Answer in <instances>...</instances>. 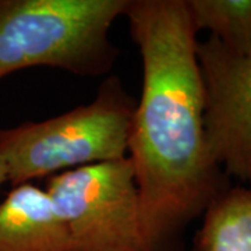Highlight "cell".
<instances>
[{
    "mask_svg": "<svg viewBox=\"0 0 251 251\" xmlns=\"http://www.w3.org/2000/svg\"><path fill=\"white\" fill-rule=\"evenodd\" d=\"M123 16L143 60L127 156L145 249L184 251L188 225L230 187L206 141L197 31L186 0H128Z\"/></svg>",
    "mask_w": 251,
    "mask_h": 251,
    "instance_id": "cell-1",
    "label": "cell"
},
{
    "mask_svg": "<svg viewBox=\"0 0 251 251\" xmlns=\"http://www.w3.org/2000/svg\"><path fill=\"white\" fill-rule=\"evenodd\" d=\"M128 0H0V80L29 67L81 77L112 70L109 32Z\"/></svg>",
    "mask_w": 251,
    "mask_h": 251,
    "instance_id": "cell-2",
    "label": "cell"
},
{
    "mask_svg": "<svg viewBox=\"0 0 251 251\" xmlns=\"http://www.w3.org/2000/svg\"><path fill=\"white\" fill-rule=\"evenodd\" d=\"M137 99L117 75L99 87L95 99L42 122L0 128V159L14 186L128 153Z\"/></svg>",
    "mask_w": 251,
    "mask_h": 251,
    "instance_id": "cell-3",
    "label": "cell"
},
{
    "mask_svg": "<svg viewBox=\"0 0 251 251\" xmlns=\"http://www.w3.org/2000/svg\"><path fill=\"white\" fill-rule=\"evenodd\" d=\"M46 193L66 226L70 251H147L128 156L53 175Z\"/></svg>",
    "mask_w": 251,
    "mask_h": 251,
    "instance_id": "cell-4",
    "label": "cell"
},
{
    "mask_svg": "<svg viewBox=\"0 0 251 251\" xmlns=\"http://www.w3.org/2000/svg\"><path fill=\"white\" fill-rule=\"evenodd\" d=\"M209 151L230 179L251 184V57L230 53L214 38L197 44Z\"/></svg>",
    "mask_w": 251,
    "mask_h": 251,
    "instance_id": "cell-5",
    "label": "cell"
},
{
    "mask_svg": "<svg viewBox=\"0 0 251 251\" xmlns=\"http://www.w3.org/2000/svg\"><path fill=\"white\" fill-rule=\"evenodd\" d=\"M0 251H70L66 226L46 190L18 184L0 202Z\"/></svg>",
    "mask_w": 251,
    "mask_h": 251,
    "instance_id": "cell-6",
    "label": "cell"
},
{
    "mask_svg": "<svg viewBox=\"0 0 251 251\" xmlns=\"http://www.w3.org/2000/svg\"><path fill=\"white\" fill-rule=\"evenodd\" d=\"M202 215L194 251H251V187L226 188Z\"/></svg>",
    "mask_w": 251,
    "mask_h": 251,
    "instance_id": "cell-7",
    "label": "cell"
},
{
    "mask_svg": "<svg viewBox=\"0 0 251 251\" xmlns=\"http://www.w3.org/2000/svg\"><path fill=\"white\" fill-rule=\"evenodd\" d=\"M196 31H209L225 49L251 57V0H186Z\"/></svg>",
    "mask_w": 251,
    "mask_h": 251,
    "instance_id": "cell-8",
    "label": "cell"
},
{
    "mask_svg": "<svg viewBox=\"0 0 251 251\" xmlns=\"http://www.w3.org/2000/svg\"><path fill=\"white\" fill-rule=\"evenodd\" d=\"M6 181H7V171H6V166H4L3 161L0 159V186Z\"/></svg>",
    "mask_w": 251,
    "mask_h": 251,
    "instance_id": "cell-9",
    "label": "cell"
}]
</instances>
